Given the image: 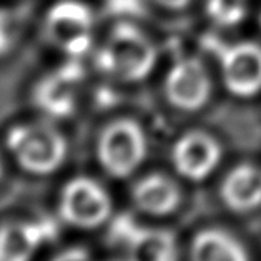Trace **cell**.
Returning a JSON list of instances; mask_svg holds the SVG:
<instances>
[{"mask_svg":"<svg viewBox=\"0 0 261 261\" xmlns=\"http://www.w3.org/2000/svg\"><path fill=\"white\" fill-rule=\"evenodd\" d=\"M158 50L151 39L132 22H118L97 50L95 65L113 80L142 82L155 68Z\"/></svg>","mask_w":261,"mask_h":261,"instance_id":"6da1fadb","label":"cell"},{"mask_svg":"<svg viewBox=\"0 0 261 261\" xmlns=\"http://www.w3.org/2000/svg\"><path fill=\"white\" fill-rule=\"evenodd\" d=\"M5 145L17 165L30 175H52L65 162V135L48 122L17 123L7 132Z\"/></svg>","mask_w":261,"mask_h":261,"instance_id":"7a4b0ae2","label":"cell"},{"mask_svg":"<svg viewBox=\"0 0 261 261\" xmlns=\"http://www.w3.org/2000/svg\"><path fill=\"white\" fill-rule=\"evenodd\" d=\"M148 153L145 130L132 118L108 123L97 140V160L107 175L117 180L128 178L142 167Z\"/></svg>","mask_w":261,"mask_h":261,"instance_id":"3957f363","label":"cell"},{"mask_svg":"<svg viewBox=\"0 0 261 261\" xmlns=\"http://www.w3.org/2000/svg\"><path fill=\"white\" fill-rule=\"evenodd\" d=\"M93 27L92 9L79 0H60L43 18L47 42L68 59H80L92 48Z\"/></svg>","mask_w":261,"mask_h":261,"instance_id":"277c9868","label":"cell"},{"mask_svg":"<svg viewBox=\"0 0 261 261\" xmlns=\"http://www.w3.org/2000/svg\"><path fill=\"white\" fill-rule=\"evenodd\" d=\"M110 193L88 176H75L63 185L59 198L60 218L79 230H95L112 215Z\"/></svg>","mask_w":261,"mask_h":261,"instance_id":"5b68a950","label":"cell"},{"mask_svg":"<svg viewBox=\"0 0 261 261\" xmlns=\"http://www.w3.org/2000/svg\"><path fill=\"white\" fill-rule=\"evenodd\" d=\"M85 70L79 59H68L45 73L34 87V103L52 120H63L77 112Z\"/></svg>","mask_w":261,"mask_h":261,"instance_id":"8992f818","label":"cell"},{"mask_svg":"<svg viewBox=\"0 0 261 261\" xmlns=\"http://www.w3.org/2000/svg\"><path fill=\"white\" fill-rule=\"evenodd\" d=\"M168 103L181 112H198L212 98V77L201 60L185 57L170 67L163 84Z\"/></svg>","mask_w":261,"mask_h":261,"instance_id":"52a82bcc","label":"cell"},{"mask_svg":"<svg viewBox=\"0 0 261 261\" xmlns=\"http://www.w3.org/2000/svg\"><path fill=\"white\" fill-rule=\"evenodd\" d=\"M223 84L234 97L250 98L261 92V45L238 42L216 48Z\"/></svg>","mask_w":261,"mask_h":261,"instance_id":"ba28073f","label":"cell"},{"mask_svg":"<svg viewBox=\"0 0 261 261\" xmlns=\"http://www.w3.org/2000/svg\"><path fill=\"white\" fill-rule=\"evenodd\" d=\"M223 148L213 135L205 132H187L171 148V163L176 173L188 181H203L218 168Z\"/></svg>","mask_w":261,"mask_h":261,"instance_id":"9c48e42d","label":"cell"},{"mask_svg":"<svg viewBox=\"0 0 261 261\" xmlns=\"http://www.w3.org/2000/svg\"><path fill=\"white\" fill-rule=\"evenodd\" d=\"M113 234L125 246L126 261H180L178 241L168 230L142 228L130 220H120Z\"/></svg>","mask_w":261,"mask_h":261,"instance_id":"30bf717a","label":"cell"},{"mask_svg":"<svg viewBox=\"0 0 261 261\" xmlns=\"http://www.w3.org/2000/svg\"><path fill=\"white\" fill-rule=\"evenodd\" d=\"M57 237V225L48 220L7 221L0 226V261H32L37 251Z\"/></svg>","mask_w":261,"mask_h":261,"instance_id":"8fae6325","label":"cell"},{"mask_svg":"<svg viewBox=\"0 0 261 261\" xmlns=\"http://www.w3.org/2000/svg\"><path fill=\"white\" fill-rule=\"evenodd\" d=\"M132 201L138 212L150 216H167L181 203V190L163 173H150L133 185Z\"/></svg>","mask_w":261,"mask_h":261,"instance_id":"7c38bea8","label":"cell"},{"mask_svg":"<svg viewBox=\"0 0 261 261\" xmlns=\"http://www.w3.org/2000/svg\"><path fill=\"white\" fill-rule=\"evenodd\" d=\"M220 196L234 213H248L261 205V167L241 163L223 178Z\"/></svg>","mask_w":261,"mask_h":261,"instance_id":"4fadbf2b","label":"cell"},{"mask_svg":"<svg viewBox=\"0 0 261 261\" xmlns=\"http://www.w3.org/2000/svg\"><path fill=\"white\" fill-rule=\"evenodd\" d=\"M190 261H250V256L231 233L210 228L195 234Z\"/></svg>","mask_w":261,"mask_h":261,"instance_id":"5bb4252c","label":"cell"},{"mask_svg":"<svg viewBox=\"0 0 261 261\" xmlns=\"http://www.w3.org/2000/svg\"><path fill=\"white\" fill-rule=\"evenodd\" d=\"M208 15L223 27L237 25L246 15V0H208Z\"/></svg>","mask_w":261,"mask_h":261,"instance_id":"9a60e30c","label":"cell"},{"mask_svg":"<svg viewBox=\"0 0 261 261\" xmlns=\"http://www.w3.org/2000/svg\"><path fill=\"white\" fill-rule=\"evenodd\" d=\"M107 9L113 17L123 22L125 17L137 18L145 12L143 0H107Z\"/></svg>","mask_w":261,"mask_h":261,"instance_id":"2e32d148","label":"cell"},{"mask_svg":"<svg viewBox=\"0 0 261 261\" xmlns=\"http://www.w3.org/2000/svg\"><path fill=\"white\" fill-rule=\"evenodd\" d=\"M15 43L14 17L5 9H0V57L7 55Z\"/></svg>","mask_w":261,"mask_h":261,"instance_id":"e0dca14e","label":"cell"},{"mask_svg":"<svg viewBox=\"0 0 261 261\" xmlns=\"http://www.w3.org/2000/svg\"><path fill=\"white\" fill-rule=\"evenodd\" d=\"M52 261H95V259L84 248H68V250L57 254Z\"/></svg>","mask_w":261,"mask_h":261,"instance_id":"ac0fdd59","label":"cell"},{"mask_svg":"<svg viewBox=\"0 0 261 261\" xmlns=\"http://www.w3.org/2000/svg\"><path fill=\"white\" fill-rule=\"evenodd\" d=\"M155 2L163 5V7H167V9L178 10V9H185L187 5H190L192 0H155Z\"/></svg>","mask_w":261,"mask_h":261,"instance_id":"d6986e66","label":"cell"},{"mask_svg":"<svg viewBox=\"0 0 261 261\" xmlns=\"http://www.w3.org/2000/svg\"><path fill=\"white\" fill-rule=\"evenodd\" d=\"M2 173H4V165H2V158H0V178H2Z\"/></svg>","mask_w":261,"mask_h":261,"instance_id":"ffe728a7","label":"cell"},{"mask_svg":"<svg viewBox=\"0 0 261 261\" xmlns=\"http://www.w3.org/2000/svg\"><path fill=\"white\" fill-rule=\"evenodd\" d=\"M259 22H261V18H259Z\"/></svg>","mask_w":261,"mask_h":261,"instance_id":"44dd1931","label":"cell"},{"mask_svg":"<svg viewBox=\"0 0 261 261\" xmlns=\"http://www.w3.org/2000/svg\"><path fill=\"white\" fill-rule=\"evenodd\" d=\"M123 261H126V259H123Z\"/></svg>","mask_w":261,"mask_h":261,"instance_id":"7402d4cb","label":"cell"}]
</instances>
